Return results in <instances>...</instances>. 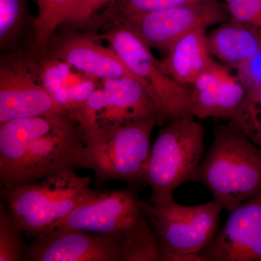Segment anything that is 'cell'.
Returning a JSON list of instances; mask_svg holds the SVG:
<instances>
[{"mask_svg":"<svg viewBox=\"0 0 261 261\" xmlns=\"http://www.w3.org/2000/svg\"><path fill=\"white\" fill-rule=\"evenodd\" d=\"M192 181L207 187L214 200L231 212L261 193V147L232 122L217 123Z\"/></svg>","mask_w":261,"mask_h":261,"instance_id":"6da1fadb","label":"cell"},{"mask_svg":"<svg viewBox=\"0 0 261 261\" xmlns=\"http://www.w3.org/2000/svg\"><path fill=\"white\" fill-rule=\"evenodd\" d=\"M15 186L4 187L5 208L23 232L37 238L53 231L75 207L96 195L90 176L65 170Z\"/></svg>","mask_w":261,"mask_h":261,"instance_id":"7a4b0ae2","label":"cell"},{"mask_svg":"<svg viewBox=\"0 0 261 261\" xmlns=\"http://www.w3.org/2000/svg\"><path fill=\"white\" fill-rule=\"evenodd\" d=\"M195 117L166 122L151 147L145 183L152 190L149 203L164 205L174 200L178 187L192 181L204 157L205 129Z\"/></svg>","mask_w":261,"mask_h":261,"instance_id":"3957f363","label":"cell"},{"mask_svg":"<svg viewBox=\"0 0 261 261\" xmlns=\"http://www.w3.org/2000/svg\"><path fill=\"white\" fill-rule=\"evenodd\" d=\"M159 115L125 123L105 132L82 134L85 144L86 168L99 179L145 183L151 152V135Z\"/></svg>","mask_w":261,"mask_h":261,"instance_id":"277c9868","label":"cell"},{"mask_svg":"<svg viewBox=\"0 0 261 261\" xmlns=\"http://www.w3.org/2000/svg\"><path fill=\"white\" fill-rule=\"evenodd\" d=\"M145 215L161 252V261L177 254H199L219 231L224 207L214 200L195 205L174 200L154 205L145 202Z\"/></svg>","mask_w":261,"mask_h":261,"instance_id":"5b68a950","label":"cell"},{"mask_svg":"<svg viewBox=\"0 0 261 261\" xmlns=\"http://www.w3.org/2000/svg\"><path fill=\"white\" fill-rule=\"evenodd\" d=\"M103 35L115 53L141 81L153 99L163 122L190 114V88L168 76L150 48L135 32L116 20Z\"/></svg>","mask_w":261,"mask_h":261,"instance_id":"8992f818","label":"cell"},{"mask_svg":"<svg viewBox=\"0 0 261 261\" xmlns=\"http://www.w3.org/2000/svg\"><path fill=\"white\" fill-rule=\"evenodd\" d=\"M154 115L159 111L147 89L125 77L103 80L102 88L96 89L72 116L85 134L108 132Z\"/></svg>","mask_w":261,"mask_h":261,"instance_id":"52a82bcc","label":"cell"},{"mask_svg":"<svg viewBox=\"0 0 261 261\" xmlns=\"http://www.w3.org/2000/svg\"><path fill=\"white\" fill-rule=\"evenodd\" d=\"M231 19L222 0H200L152 13L129 15L118 21L135 32L149 47L167 53L185 34ZM116 21V20H115Z\"/></svg>","mask_w":261,"mask_h":261,"instance_id":"ba28073f","label":"cell"},{"mask_svg":"<svg viewBox=\"0 0 261 261\" xmlns=\"http://www.w3.org/2000/svg\"><path fill=\"white\" fill-rule=\"evenodd\" d=\"M86 168L85 144L75 120L32 141L4 187L37 181L65 170Z\"/></svg>","mask_w":261,"mask_h":261,"instance_id":"9c48e42d","label":"cell"},{"mask_svg":"<svg viewBox=\"0 0 261 261\" xmlns=\"http://www.w3.org/2000/svg\"><path fill=\"white\" fill-rule=\"evenodd\" d=\"M145 201L129 190L97 192L75 207L54 229L120 236L145 217Z\"/></svg>","mask_w":261,"mask_h":261,"instance_id":"30bf717a","label":"cell"},{"mask_svg":"<svg viewBox=\"0 0 261 261\" xmlns=\"http://www.w3.org/2000/svg\"><path fill=\"white\" fill-rule=\"evenodd\" d=\"M27 257L33 261H122L121 237L54 229L36 238Z\"/></svg>","mask_w":261,"mask_h":261,"instance_id":"8fae6325","label":"cell"},{"mask_svg":"<svg viewBox=\"0 0 261 261\" xmlns=\"http://www.w3.org/2000/svg\"><path fill=\"white\" fill-rule=\"evenodd\" d=\"M199 255L205 261H261V193L230 212Z\"/></svg>","mask_w":261,"mask_h":261,"instance_id":"7c38bea8","label":"cell"},{"mask_svg":"<svg viewBox=\"0 0 261 261\" xmlns=\"http://www.w3.org/2000/svg\"><path fill=\"white\" fill-rule=\"evenodd\" d=\"M248 88L228 67L215 63L190 86V114L199 119L231 121L246 101Z\"/></svg>","mask_w":261,"mask_h":261,"instance_id":"4fadbf2b","label":"cell"},{"mask_svg":"<svg viewBox=\"0 0 261 261\" xmlns=\"http://www.w3.org/2000/svg\"><path fill=\"white\" fill-rule=\"evenodd\" d=\"M68 116L47 89L39 85L20 66L1 63L0 123L44 115Z\"/></svg>","mask_w":261,"mask_h":261,"instance_id":"5bb4252c","label":"cell"},{"mask_svg":"<svg viewBox=\"0 0 261 261\" xmlns=\"http://www.w3.org/2000/svg\"><path fill=\"white\" fill-rule=\"evenodd\" d=\"M68 116L44 115L16 118L0 123V181L5 186L32 141L63 128L73 121Z\"/></svg>","mask_w":261,"mask_h":261,"instance_id":"9a60e30c","label":"cell"},{"mask_svg":"<svg viewBox=\"0 0 261 261\" xmlns=\"http://www.w3.org/2000/svg\"><path fill=\"white\" fill-rule=\"evenodd\" d=\"M56 55L77 69L103 80L126 77L142 84L113 49L99 45L90 38H70L58 46Z\"/></svg>","mask_w":261,"mask_h":261,"instance_id":"2e32d148","label":"cell"},{"mask_svg":"<svg viewBox=\"0 0 261 261\" xmlns=\"http://www.w3.org/2000/svg\"><path fill=\"white\" fill-rule=\"evenodd\" d=\"M207 29H197L177 39L159 61L161 70L175 82L190 87L216 63L207 47Z\"/></svg>","mask_w":261,"mask_h":261,"instance_id":"e0dca14e","label":"cell"},{"mask_svg":"<svg viewBox=\"0 0 261 261\" xmlns=\"http://www.w3.org/2000/svg\"><path fill=\"white\" fill-rule=\"evenodd\" d=\"M211 56L236 68L261 49V36L251 27L229 19L207 34Z\"/></svg>","mask_w":261,"mask_h":261,"instance_id":"ac0fdd59","label":"cell"},{"mask_svg":"<svg viewBox=\"0 0 261 261\" xmlns=\"http://www.w3.org/2000/svg\"><path fill=\"white\" fill-rule=\"evenodd\" d=\"M120 237L122 261H161V249L147 216Z\"/></svg>","mask_w":261,"mask_h":261,"instance_id":"d6986e66","label":"cell"},{"mask_svg":"<svg viewBox=\"0 0 261 261\" xmlns=\"http://www.w3.org/2000/svg\"><path fill=\"white\" fill-rule=\"evenodd\" d=\"M80 0H37V17L34 20L35 42L37 47H44L55 31L65 23Z\"/></svg>","mask_w":261,"mask_h":261,"instance_id":"ffe728a7","label":"cell"},{"mask_svg":"<svg viewBox=\"0 0 261 261\" xmlns=\"http://www.w3.org/2000/svg\"><path fill=\"white\" fill-rule=\"evenodd\" d=\"M231 122L261 147V84L248 89L243 108Z\"/></svg>","mask_w":261,"mask_h":261,"instance_id":"44dd1931","label":"cell"},{"mask_svg":"<svg viewBox=\"0 0 261 261\" xmlns=\"http://www.w3.org/2000/svg\"><path fill=\"white\" fill-rule=\"evenodd\" d=\"M23 229L5 206L0 207V261L21 260Z\"/></svg>","mask_w":261,"mask_h":261,"instance_id":"7402d4cb","label":"cell"},{"mask_svg":"<svg viewBox=\"0 0 261 261\" xmlns=\"http://www.w3.org/2000/svg\"><path fill=\"white\" fill-rule=\"evenodd\" d=\"M200 0H113L108 13L115 20L129 15L152 13Z\"/></svg>","mask_w":261,"mask_h":261,"instance_id":"603a6c76","label":"cell"},{"mask_svg":"<svg viewBox=\"0 0 261 261\" xmlns=\"http://www.w3.org/2000/svg\"><path fill=\"white\" fill-rule=\"evenodd\" d=\"M233 20L251 27L261 36V0H222Z\"/></svg>","mask_w":261,"mask_h":261,"instance_id":"cb8c5ba5","label":"cell"},{"mask_svg":"<svg viewBox=\"0 0 261 261\" xmlns=\"http://www.w3.org/2000/svg\"><path fill=\"white\" fill-rule=\"evenodd\" d=\"M25 10V0H0V40L8 42L18 29Z\"/></svg>","mask_w":261,"mask_h":261,"instance_id":"d4e9b609","label":"cell"},{"mask_svg":"<svg viewBox=\"0 0 261 261\" xmlns=\"http://www.w3.org/2000/svg\"><path fill=\"white\" fill-rule=\"evenodd\" d=\"M235 70L236 75L247 88L261 84V49Z\"/></svg>","mask_w":261,"mask_h":261,"instance_id":"484cf974","label":"cell"},{"mask_svg":"<svg viewBox=\"0 0 261 261\" xmlns=\"http://www.w3.org/2000/svg\"><path fill=\"white\" fill-rule=\"evenodd\" d=\"M113 0H80L65 23H83L88 21L98 10Z\"/></svg>","mask_w":261,"mask_h":261,"instance_id":"4316f807","label":"cell"}]
</instances>
